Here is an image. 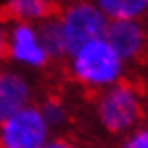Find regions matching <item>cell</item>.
Segmentation results:
<instances>
[{
  "label": "cell",
  "mask_w": 148,
  "mask_h": 148,
  "mask_svg": "<svg viewBox=\"0 0 148 148\" xmlns=\"http://www.w3.org/2000/svg\"><path fill=\"white\" fill-rule=\"evenodd\" d=\"M69 69L81 85L105 91L119 83L125 61L105 38H97L69 53Z\"/></svg>",
  "instance_id": "1"
},
{
  "label": "cell",
  "mask_w": 148,
  "mask_h": 148,
  "mask_svg": "<svg viewBox=\"0 0 148 148\" xmlns=\"http://www.w3.org/2000/svg\"><path fill=\"white\" fill-rule=\"evenodd\" d=\"M140 114H142L140 95L130 85L116 83L105 89L97 101V119L103 128L113 134L134 130Z\"/></svg>",
  "instance_id": "2"
},
{
  "label": "cell",
  "mask_w": 148,
  "mask_h": 148,
  "mask_svg": "<svg viewBox=\"0 0 148 148\" xmlns=\"http://www.w3.org/2000/svg\"><path fill=\"white\" fill-rule=\"evenodd\" d=\"M107 24H109V20L89 0H79V2H73L71 6H67L63 14L57 18L65 53L69 56L83 44L103 38Z\"/></svg>",
  "instance_id": "3"
},
{
  "label": "cell",
  "mask_w": 148,
  "mask_h": 148,
  "mask_svg": "<svg viewBox=\"0 0 148 148\" xmlns=\"http://www.w3.org/2000/svg\"><path fill=\"white\" fill-rule=\"evenodd\" d=\"M49 132L40 109L28 105L0 125V148H44Z\"/></svg>",
  "instance_id": "4"
},
{
  "label": "cell",
  "mask_w": 148,
  "mask_h": 148,
  "mask_svg": "<svg viewBox=\"0 0 148 148\" xmlns=\"http://www.w3.org/2000/svg\"><path fill=\"white\" fill-rule=\"evenodd\" d=\"M6 53L14 63L28 69H40L47 63V53L38 34V26L16 22L6 32Z\"/></svg>",
  "instance_id": "5"
},
{
  "label": "cell",
  "mask_w": 148,
  "mask_h": 148,
  "mask_svg": "<svg viewBox=\"0 0 148 148\" xmlns=\"http://www.w3.org/2000/svg\"><path fill=\"white\" fill-rule=\"evenodd\" d=\"M109 46L119 53V57L126 61L140 56L146 46V28L138 20H113L107 24L103 36Z\"/></svg>",
  "instance_id": "6"
},
{
  "label": "cell",
  "mask_w": 148,
  "mask_h": 148,
  "mask_svg": "<svg viewBox=\"0 0 148 148\" xmlns=\"http://www.w3.org/2000/svg\"><path fill=\"white\" fill-rule=\"evenodd\" d=\"M32 85L26 75L14 69H0V125L30 105Z\"/></svg>",
  "instance_id": "7"
},
{
  "label": "cell",
  "mask_w": 148,
  "mask_h": 148,
  "mask_svg": "<svg viewBox=\"0 0 148 148\" xmlns=\"http://www.w3.org/2000/svg\"><path fill=\"white\" fill-rule=\"evenodd\" d=\"M93 4L109 20H138L148 14V0H93Z\"/></svg>",
  "instance_id": "8"
},
{
  "label": "cell",
  "mask_w": 148,
  "mask_h": 148,
  "mask_svg": "<svg viewBox=\"0 0 148 148\" xmlns=\"http://www.w3.org/2000/svg\"><path fill=\"white\" fill-rule=\"evenodd\" d=\"M6 12L20 24L44 22L49 16L51 0H6Z\"/></svg>",
  "instance_id": "9"
},
{
  "label": "cell",
  "mask_w": 148,
  "mask_h": 148,
  "mask_svg": "<svg viewBox=\"0 0 148 148\" xmlns=\"http://www.w3.org/2000/svg\"><path fill=\"white\" fill-rule=\"evenodd\" d=\"M38 34L42 40V46L46 49V53L49 59H57V57L67 56L65 53V47H63V40H61V32H59V26L57 20L49 18L38 26Z\"/></svg>",
  "instance_id": "10"
},
{
  "label": "cell",
  "mask_w": 148,
  "mask_h": 148,
  "mask_svg": "<svg viewBox=\"0 0 148 148\" xmlns=\"http://www.w3.org/2000/svg\"><path fill=\"white\" fill-rule=\"evenodd\" d=\"M38 109H40V113H42V116H44V121H46V125L49 128H57V126H61L67 121V109H65V105L56 101V99L46 101Z\"/></svg>",
  "instance_id": "11"
},
{
  "label": "cell",
  "mask_w": 148,
  "mask_h": 148,
  "mask_svg": "<svg viewBox=\"0 0 148 148\" xmlns=\"http://www.w3.org/2000/svg\"><path fill=\"white\" fill-rule=\"evenodd\" d=\"M121 148H148V125L140 126V128H134L123 140Z\"/></svg>",
  "instance_id": "12"
},
{
  "label": "cell",
  "mask_w": 148,
  "mask_h": 148,
  "mask_svg": "<svg viewBox=\"0 0 148 148\" xmlns=\"http://www.w3.org/2000/svg\"><path fill=\"white\" fill-rule=\"evenodd\" d=\"M44 148H77L73 142L69 140H63V138H56V140H49Z\"/></svg>",
  "instance_id": "13"
},
{
  "label": "cell",
  "mask_w": 148,
  "mask_h": 148,
  "mask_svg": "<svg viewBox=\"0 0 148 148\" xmlns=\"http://www.w3.org/2000/svg\"><path fill=\"white\" fill-rule=\"evenodd\" d=\"M6 53V28L0 24V57Z\"/></svg>",
  "instance_id": "14"
},
{
  "label": "cell",
  "mask_w": 148,
  "mask_h": 148,
  "mask_svg": "<svg viewBox=\"0 0 148 148\" xmlns=\"http://www.w3.org/2000/svg\"><path fill=\"white\" fill-rule=\"evenodd\" d=\"M146 44H148V30H146Z\"/></svg>",
  "instance_id": "15"
}]
</instances>
